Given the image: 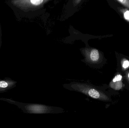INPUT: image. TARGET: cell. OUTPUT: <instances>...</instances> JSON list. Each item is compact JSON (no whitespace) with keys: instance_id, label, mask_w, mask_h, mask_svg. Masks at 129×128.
Instances as JSON below:
<instances>
[{"instance_id":"4","label":"cell","mask_w":129,"mask_h":128,"mask_svg":"<svg viewBox=\"0 0 129 128\" xmlns=\"http://www.w3.org/2000/svg\"><path fill=\"white\" fill-rule=\"evenodd\" d=\"M122 79V77L120 74L116 75L111 82L110 87L114 90H119L121 89L123 86Z\"/></svg>"},{"instance_id":"1","label":"cell","mask_w":129,"mask_h":128,"mask_svg":"<svg viewBox=\"0 0 129 128\" xmlns=\"http://www.w3.org/2000/svg\"><path fill=\"white\" fill-rule=\"evenodd\" d=\"M63 87L68 90L80 92L93 99L102 101L110 100L103 91L89 83L73 82L63 84Z\"/></svg>"},{"instance_id":"3","label":"cell","mask_w":129,"mask_h":128,"mask_svg":"<svg viewBox=\"0 0 129 128\" xmlns=\"http://www.w3.org/2000/svg\"><path fill=\"white\" fill-rule=\"evenodd\" d=\"M26 112L36 114H55L64 112V109L41 104H28L25 106Z\"/></svg>"},{"instance_id":"2","label":"cell","mask_w":129,"mask_h":128,"mask_svg":"<svg viewBox=\"0 0 129 128\" xmlns=\"http://www.w3.org/2000/svg\"><path fill=\"white\" fill-rule=\"evenodd\" d=\"M80 51L84 57L81 61L90 67H97L103 61L102 55L99 50L95 48L86 47L80 49Z\"/></svg>"},{"instance_id":"6","label":"cell","mask_w":129,"mask_h":128,"mask_svg":"<svg viewBox=\"0 0 129 128\" xmlns=\"http://www.w3.org/2000/svg\"><path fill=\"white\" fill-rule=\"evenodd\" d=\"M8 86V84L5 81H0V88H6Z\"/></svg>"},{"instance_id":"8","label":"cell","mask_w":129,"mask_h":128,"mask_svg":"<svg viewBox=\"0 0 129 128\" xmlns=\"http://www.w3.org/2000/svg\"><path fill=\"white\" fill-rule=\"evenodd\" d=\"M124 17L126 19H129V11H127L125 13Z\"/></svg>"},{"instance_id":"9","label":"cell","mask_w":129,"mask_h":128,"mask_svg":"<svg viewBox=\"0 0 129 128\" xmlns=\"http://www.w3.org/2000/svg\"><path fill=\"white\" fill-rule=\"evenodd\" d=\"M127 78L129 81V72L127 74Z\"/></svg>"},{"instance_id":"10","label":"cell","mask_w":129,"mask_h":128,"mask_svg":"<svg viewBox=\"0 0 129 128\" xmlns=\"http://www.w3.org/2000/svg\"><path fill=\"white\" fill-rule=\"evenodd\" d=\"M118 1H119L120 2H122L123 1V0H118Z\"/></svg>"},{"instance_id":"5","label":"cell","mask_w":129,"mask_h":128,"mask_svg":"<svg viewBox=\"0 0 129 128\" xmlns=\"http://www.w3.org/2000/svg\"><path fill=\"white\" fill-rule=\"evenodd\" d=\"M122 67L124 69L128 68L129 67V61L126 59L122 60Z\"/></svg>"},{"instance_id":"7","label":"cell","mask_w":129,"mask_h":128,"mask_svg":"<svg viewBox=\"0 0 129 128\" xmlns=\"http://www.w3.org/2000/svg\"><path fill=\"white\" fill-rule=\"evenodd\" d=\"M81 0H73V4L74 5V6H76V5H78L80 2H81Z\"/></svg>"}]
</instances>
